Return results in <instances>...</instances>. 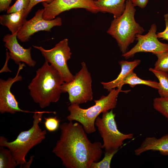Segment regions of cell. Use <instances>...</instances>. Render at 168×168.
Here are the masks:
<instances>
[{"label": "cell", "mask_w": 168, "mask_h": 168, "mask_svg": "<svg viewBox=\"0 0 168 168\" xmlns=\"http://www.w3.org/2000/svg\"><path fill=\"white\" fill-rule=\"evenodd\" d=\"M61 134L52 152L67 168H91L100 160L103 144L91 142L82 125L78 122H64L59 126Z\"/></svg>", "instance_id": "1"}, {"label": "cell", "mask_w": 168, "mask_h": 168, "mask_svg": "<svg viewBox=\"0 0 168 168\" xmlns=\"http://www.w3.org/2000/svg\"><path fill=\"white\" fill-rule=\"evenodd\" d=\"M30 1V0H16L14 4L7 10V13L19 12L26 9Z\"/></svg>", "instance_id": "25"}, {"label": "cell", "mask_w": 168, "mask_h": 168, "mask_svg": "<svg viewBox=\"0 0 168 168\" xmlns=\"http://www.w3.org/2000/svg\"><path fill=\"white\" fill-rule=\"evenodd\" d=\"M130 90L123 91L122 88H114L109 91L106 96H102L97 100H94L95 104L87 109L81 108L79 105L70 104L68 107L69 114L67 117L69 121H76L81 124L87 134L96 132L95 122L96 118L101 113L113 110L115 108L119 93H126Z\"/></svg>", "instance_id": "4"}, {"label": "cell", "mask_w": 168, "mask_h": 168, "mask_svg": "<svg viewBox=\"0 0 168 168\" xmlns=\"http://www.w3.org/2000/svg\"><path fill=\"white\" fill-rule=\"evenodd\" d=\"M28 15L26 10L0 16V23L7 27L11 34L18 32L21 26L27 21Z\"/></svg>", "instance_id": "15"}, {"label": "cell", "mask_w": 168, "mask_h": 168, "mask_svg": "<svg viewBox=\"0 0 168 168\" xmlns=\"http://www.w3.org/2000/svg\"><path fill=\"white\" fill-rule=\"evenodd\" d=\"M148 151H158L161 155L168 156V134L159 138L155 137H146L134 152L135 155L139 156Z\"/></svg>", "instance_id": "14"}, {"label": "cell", "mask_w": 168, "mask_h": 168, "mask_svg": "<svg viewBox=\"0 0 168 168\" xmlns=\"http://www.w3.org/2000/svg\"><path fill=\"white\" fill-rule=\"evenodd\" d=\"M164 17L165 21L166 28L163 31L157 33L156 35L158 39L166 40L168 41V13L165 14Z\"/></svg>", "instance_id": "26"}, {"label": "cell", "mask_w": 168, "mask_h": 168, "mask_svg": "<svg viewBox=\"0 0 168 168\" xmlns=\"http://www.w3.org/2000/svg\"><path fill=\"white\" fill-rule=\"evenodd\" d=\"M157 60L154 64L156 70L168 72V51L156 55Z\"/></svg>", "instance_id": "22"}, {"label": "cell", "mask_w": 168, "mask_h": 168, "mask_svg": "<svg viewBox=\"0 0 168 168\" xmlns=\"http://www.w3.org/2000/svg\"><path fill=\"white\" fill-rule=\"evenodd\" d=\"M17 32L8 34L4 36L3 40L5 42L4 46L9 50L10 58L16 64L19 65L22 62L30 67H34L36 62L31 57V48L25 49L20 44L17 39Z\"/></svg>", "instance_id": "13"}, {"label": "cell", "mask_w": 168, "mask_h": 168, "mask_svg": "<svg viewBox=\"0 0 168 168\" xmlns=\"http://www.w3.org/2000/svg\"><path fill=\"white\" fill-rule=\"evenodd\" d=\"M141 60L136 59L132 61L122 60L119 62L121 67L120 72L117 78L108 82H101L104 88L109 91L112 89L119 87L126 77L133 72L134 69L140 63Z\"/></svg>", "instance_id": "16"}, {"label": "cell", "mask_w": 168, "mask_h": 168, "mask_svg": "<svg viewBox=\"0 0 168 168\" xmlns=\"http://www.w3.org/2000/svg\"><path fill=\"white\" fill-rule=\"evenodd\" d=\"M131 0H127L125 10L120 16L114 18L107 33L115 39L122 54L127 51L137 34L145 31L137 23L134 16L136 9Z\"/></svg>", "instance_id": "5"}, {"label": "cell", "mask_w": 168, "mask_h": 168, "mask_svg": "<svg viewBox=\"0 0 168 168\" xmlns=\"http://www.w3.org/2000/svg\"><path fill=\"white\" fill-rule=\"evenodd\" d=\"M153 105L154 109L164 116L168 121V97L155 98Z\"/></svg>", "instance_id": "21"}, {"label": "cell", "mask_w": 168, "mask_h": 168, "mask_svg": "<svg viewBox=\"0 0 168 168\" xmlns=\"http://www.w3.org/2000/svg\"><path fill=\"white\" fill-rule=\"evenodd\" d=\"M126 0H94L96 5L99 11L113 15L114 18L121 15L126 7Z\"/></svg>", "instance_id": "17"}, {"label": "cell", "mask_w": 168, "mask_h": 168, "mask_svg": "<svg viewBox=\"0 0 168 168\" xmlns=\"http://www.w3.org/2000/svg\"><path fill=\"white\" fill-rule=\"evenodd\" d=\"M156 30V25L153 24L147 34H137L135 39L137 41V44L129 51L122 54V56L128 59L139 52H150L156 55L168 51V44L163 43L159 40Z\"/></svg>", "instance_id": "9"}, {"label": "cell", "mask_w": 168, "mask_h": 168, "mask_svg": "<svg viewBox=\"0 0 168 168\" xmlns=\"http://www.w3.org/2000/svg\"><path fill=\"white\" fill-rule=\"evenodd\" d=\"M17 166L10 150L0 146V168H15Z\"/></svg>", "instance_id": "20"}, {"label": "cell", "mask_w": 168, "mask_h": 168, "mask_svg": "<svg viewBox=\"0 0 168 168\" xmlns=\"http://www.w3.org/2000/svg\"><path fill=\"white\" fill-rule=\"evenodd\" d=\"M149 70L153 73L159 81L160 88L158 90L161 97H168V73L150 68Z\"/></svg>", "instance_id": "19"}, {"label": "cell", "mask_w": 168, "mask_h": 168, "mask_svg": "<svg viewBox=\"0 0 168 168\" xmlns=\"http://www.w3.org/2000/svg\"><path fill=\"white\" fill-rule=\"evenodd\" d=\"M119 150H116L112 153H105L104 157L100 161L93 162L91 164V168H110L112 159L114 155Z\"/></svg>", "instance_id": "23"}, {"label": "cell", "mask_w": 168, "mask_h": 168, "mask_svg": "<svg viewBox=\"0 0 168 168\" xmlns=\"http://www.w3.org/2000/svg\"><path fill=\"white\" fill-rule=\"evenodd\" d=\"M44 113L56 114V112L36 111L32 116V127L27 130L21 132L16 138L12 141L8 142L4 137H0V146L6 147L10 150L17 165H20L21 168L30 167L34 156H31L28 161H26V156L31 148L41 143L46 138V130H42L39 125Z\"/></svg>", "instance_id": "3"}, {"label": "cell", "mask_w": 168, "mask_h": 168, "mask_svg": "<svg viewBox=\"0 0 168 168\" xmlns=\"http://www.w3.org/2000/svg\"><path fill=\"white\" fill-rule=\"evenodd\" d=\"M124 84H128L131 87L138 85H144L158 90L160 88L159 82L150 80H144L139 77L133 72L128 74L124 79L120 86L118 87L122 88Z\"/></svg>", "instance_id": "18"}, {"label": "cell", "mask_w": 168, "mask_h": 168, "mask_svg": "<svg viewBox=\"0 0 168 168\" xmlns=\"http://www.w3.org/2000/svg\"><path fill=\"white\" fill-rule=\"evenodd\" d=\"M68 41V39H64L49 49H46L41 46H33L40 52L45 61L57 70L64 82H66L72 81L74 78V76L70 71L67 65V61L71 58L72 54Z\"/></svg>", "instance_id": "8"}, {"label": "cell", "mask_w": 168, "mask_h": 168, "mask_svg": "<svg viewBox=\"0 0 168 168\" xmlns=\"http://www.w3.org/2000/svg\"><path fill=\"white\" fill-rule=\"evenodd\" d=\"M81 70L74 76L73 80L64 82L61 86L62 93L67 92L70 104L79 105L91 101L93 98L92 78L86 64L81 63Z\"/></svg>", "instance_id": "7"}, {"label": "cell", "mask_w": 168, "mask_h": 168, "mask_svg": "<svg viewBox=\"0 0 168 168\" xmlns=\"http://www.w3.org/2000/svg\"><path fill=\"white\" fill-rule=\"evenodd\" d=\"M25 66L24 63H20L16 75L14 78L9 77L6 80L0 79V113L15 114L17 112L34 113L36 111L24 110L19 107L18 102L12 93L11 88L15 82L21 81L22 79L19 75L20 71Z\"/></svg>", "instance_id": "11"}, {"label": "cell", "mask_w": 168, "mask_h": 168, "mask_svg": "<svg viewBox=\"0 0 168 168\" xmlns=\"http://www.w3.org/2000/svg\"><path fill=\"white\" fill-rule=\"evenodd\" d=\"M94 0H54L48 3L43 2L44 12L43 17L46 20H52L65 11L72 9L84 8L94 13L99 12Z\"/></svg>", "instance_id": "10"}, {"label": "cell", "mask_w": 168, "mask_h": 168, "mask_svg": "<svg viewBox=\"0 0 168 168\" xmlns=\"http://www.w3.org/2000/svg\"><path fill=\"white\" fill-rule=\"evenodd\" d=\"M12 0H0V11L1 12L7 11L10 7Z\"/></svg>", "instance_id": "28"}, {"label": "cell", "mask_w": 168, "mask_h": 168, "mask_svg": "<svg viewBox=\"0 0 168 168\" xmlns=\"http://www.w3.org/2000/svg\"><path fill=\"white\" fill-rule=\"evenodd\" d=\"M54 0H30V3L28 8L26 9L27 13L29 14L32 8L40 2H46L49 3Z\"/></svg>", "instance_id": "27"}, {"label": "cell", "mask_w": 168, "mask_h": 168, "mask_svg": "<svg viewBox=\"0 0 168 168\" xmlns=\"http://www.w3.org/2000/svg\"><path fill=\"white\" fill-rule=\"evenodd\" d=\"M115 116L111 110L102 113L101 117L98 116L95 122V126L103 139L105 152L110 153L119 150L124 140L133 138V133L124 134L119 130Z\"/></svg>", "instance_id": "6"}, {"label": "cell", "mask_w": 168, "mask_h": 168, "mask_svg": "<svg viewBox=\"0 0 168 168\" xmlns=\"http://www.w3.org/2000/svg\"><path fill=\"white\" fill-rule=\"evenodd\" d=\"M135 6H138L141 8H144L147 6L148 0H131Z\"/></svg>", "instance_id": "29"}, {"label": "cell", "mask_w": 168, "mask_h": 168, "mask_svg": "<svg viewBox=\"0 0 168 168\" xmlns=\"http://www.w3.org/2000/svg\"><path fill=\"white\" fill-rule=\"evenodd\" d=\"M44 9H39L34 16L27 21L21 26L17 33V38L22 42L29 41L31 36L39 31H51L54 27L60 26L62 25L61 17H57L52 20L44 19L43 15Z\"/></svg>", "instance_id": "12"}, {"label": "cell", "mask_w": 168, "mask_h": 168, "mask_svg": "<svg viewBox=\"0 0 168 168\" xmlns=\"http://www.w3.org/2000/svg\"><path fill=\"white\" fill-rule=\"evenodd\" d=\"M44 119L45 127L49 132H55L59 128L60 120L56 116L44 117Z\"/></svg>", "instance_id": "24"}, {"label": "cell", "mask_w": 168, "mask_h": 168, "mask_svg": "<svg viewBox=\"0 0 168 168\" xmlns=\"http://www.w3.org/2000/svg\"><path fill=\"white\" fill-rule=\"evenodd\" d=\"M64 82L59 72L45 61L28 87L33 101L43 109L59 100Z\"/></svg>", "instance_id": "2"}]
</instances>
